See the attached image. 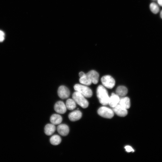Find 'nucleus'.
<instances>
[{"mask_svg":"<svg viewBox=\"0 0 162 162\" xmlns=\"http://www.w3.org/2000/svg\"><path fill=\"white\" fill-rule=\"evenodd\" d=\"M67 109L69 110H73L76 106V103L73 99L70 98L67 99L65 104Z\"/></svg>","mask_w":162,"mask_h":162,"instance_id":"nucleus-17","label":"nucleus"},{"mask_svg":"<svg viewBox=\"0 0 162 162\" xmlns=\"http://www.w3.org/2000/svg\"><path fill=\"white\" fill-rule=\"evenodd\" d=\"M157 1L159 5L162 6V0H157Z\"/></svg>","mask_w":162,"mask_h":162,"instance_id":"nucleus-24","label":"nucleus"},{"mask_svg":"<svg viewBox=\"0 0 162 162\" xmlns=\"http://www.w3.org/2000/svg\"><path fill=\"white\" fill-rule=\"evenodd\" d=\"M97 95L100 103L105 105L108 104L110 97L106 88L102 85L99 86L97 89Z\"/></svg>","mask_w":162,"mask_h":162,"instance_id":"nucleus-1","label":"nucleus"},{"mask_svg":"<svg viewBox=\"0 0 162 162\" xmlns=\"http://www.w3.org/2000/svg\"><path fill=\"white\" fill-rule=\"evenodd\" d=\"M119 104L127 109H129L130 105V99L128 97H124L120 99Z\"/></svg>","mask_w":162,"mask_h":162,"instance_id":"nucleus-15","label":"nucleus"},{"mask_svg":"<svg viewBox=\"0 0 162 162\" xmlns=\"http://www.w3.org/2000/svg\"><path fill=\"white\" fill-rule=\"evenodd\" d=\"M73 99L75 102L83 108L87 107L89 103L88 100L82 95L76 91L72 94Z\"/></svg>","mask_w":162,"mask_h":162,"instance_id":"nucleus-2","label":"nucleus"},{"mask_svg":"<svg viewBox=\"0 0 162 162\" xmlns=\"http://www.w3.org/2000/svg\"><path fill=\"white\" fill-rule=\"evenodd\" d=\"M98 114L100 116L106 118H110L114 116V112L110 109L105 106L99 108L98 111Z\"/></svg>","mask_w":162,"mask_h":162,"instance_id":"nucleus-4","label":"nucleus"},{"mask_svg":"<svg viewBox=\"0 0 162 162\" xmlns=\"http://www.w3.org/2000/svg\"><path fill=\"white\" fill-rule=\"evenodd\" d=\"M150 8L151 11L154 14H157L159 10V8L157 4L153 2L150 5Z\"/></svg>","mask_w":162,"mask_h":162,"instance_id":"nucleus-20","label":"nucleus"},{"mask_svg":"<svg viewBox=\"0 0 162 162\" xmlns=\"http://www.w3.org/2000/svg\"><path fill=\"white\" fill-rule=\"evenodd\" d=\"M113 110L118 116L121 117H124L126 116L128 113L127 109L119 104H117L113 107Z\"/></svg>","mask_w":162,"mask_h":162,"instance_id":"nucleus-9","label":"nucleus"},{"mask_svg":"<svg viewBox=\"0 0 162 162\" xmlns=\"http://www.w3.org/2000/svg\"><path fill=\"white\" fill-rule=\"evenodd\" d=\"M116 92L118 96H124L127 94L128 89L124 86H119L117 88Z\"/></svg>","mask_w":162,"mask_h":162,"instance_id":"nucleus-16","label":"nucleus"},{"mask_svg":"<svg viewBox=\"0 0 162 162\" xmlns=\"http://www.w3.org/2000/svg\"><path fill=\"white\" fill-rule=\"evenodd\" d=\"M50 120L51 124L54 125L59 124L62 122V118L60 115L54 114L51 116Z\"/></svg>","mask_w":162,"mask_h":162,"instance_id":"nucleus-13","label":"nucleus"},{"mask_svg":"<svg viewBox=\"0 0 162 162\" xmlns=\"http://www.w3.org/2000/svg\"><path fill=\"white\" fill-rule=\"evenodd\" d=\"M61 137L58 135H54L52 136L50 139V143L53 145H57L61 142Z\"/></svg>","mask_w":162,"mask_h":162,"instance_id":"nucleus-18","label":"nucleus"},{"mask_svg":"<svg viewBox=\"0 0 162 162\" xmlns=\"http://www.w3.org/2000/svg\"><path fill=\"white\" fill-rule=\"evenodd\" d=\"M75 90L86 98H90L92 95L91 89L88 87L80 84H76L74 86Z\"/></svg>","mask_w":162,"mask_h":162,"instance_id":"nucleus-3","label":"nucleus"},{"mask_svg":"<svg viewBox=\"0 0 162 162\" xmlns=\"http://www.w3.org/2000/svg\"><path fill=\"white\" fill-rule=\"evenodd\" d=\"M101 82L104 86L109 88H113L115 83L113 78L109 75L103 76L101 78Z\"/></svg>","mask_w":162,"mask_h":162,"instance_id":"nucleus-5","label":"nucleus"},{"mask_svg":"<svg viewBox=\"0 0 162 162\" xmlns=\"http://www.w3.org/2000/svg\"><path fill=\"white\" fill-rule=\"evenodd\" d=\"M126 149V151L128 152H134V150L133 148L130 146H126L124 147Z\"/></svg>","mask_w":162,"mask_h":162,"instance_id":"nucleus-22","label":"nucleus"},{"mask_svg":"<svg viewBox=\"0 0 162 162\" xmlns=\"http://www.w3.org/2000/svg\"><path fill=\"white\" fill-rule=\"evenodd\" d=\"M57 130L58 133L63 136L68 135L69 132L68 126L65 124H59L57 126Z\"/></svg>","mask_w":162,"mask_h":162,"instance_id":"nucleus-8","label":"nucleus"},{"mask_svg":"<svg viewBox=\"0 0 162 162\" xmlns=\"http://www.w3.org/2000/svg\"><path fill=\"white\" fill-rule=\"evenodd\" d=\"M85 74L83 72H80L79 73V76L80 77L83 76Z\"/></svg>","mask_w":162,"mask_h":162,"instance_id":"nucleus-23","label":"nucleus"},{"mask_svg":"<svg viewBox=\"0 0 162 162\" xmlns=\"http://www.w3.org/2000/svg\"><path fill=\"white\" fill-rule=\"evenodd\" d=\"M82 116V113L79 110H75L70 113L68 116V118L71 121H76L80 119Z\"/></svg>","mask_w":162,"mask_h":162,"instance_id":"nucleus-10","label":"nucleus"},{"mask_svg":"<svg viewBox=\"0 0 162 162\" xmlns=\"http://www.w3.org/2000/svg\"><path fill=\"white\" fill-rule=\"evenodd\" d=\"M119 100V96L116 94L112 93L109 98L108 104L111 107H114L118 104Z\"/></svg>","mask_w":162,"mask_h":162,"instance_id":"nucleus-12","label":"nucleus"},{"mask_svg":"<svg viewBox=\"0 0 162 162\" xmlns=\"http://www.w3.org/2000/svg\"><path fill=\"white\" fill-rule=\"evenodd\" d=\"M4 39V34L2 31L0 30V42L2 41Z\"/></svg>","mask_w":162,"mask_h":162,"instance_id":"nucleus-21","label":"nucleus"},{"mask_svg":"<svg viewBox=\"0 0 162 162\" xmlns=\"http://www.w3.org/2000/svg\"><path fill=\"white\" fill-rule=\"evenodd\" d=\"M79 81L81 83L86 85H90L92 83L91 81L86 74L80 77Z\"/></svg>","mask_w":162,"mask_h":162,"instance_id":"nucleus-19","label":"nucleus"},{"mask_svg":"<svg viewBox=\"0 0 162 162\" xmlns=\"http://www.w3.org/2000/svg\"></svg>","mask_w":162,"mask_h":162,"instance_id":"nucleus-26","label":"nucleus"},{"mask_svg":"<svg viewBox=\"0 0 162 162\" xmlns=\"http://www.w3.org/2000/svg\"><path fill=\"white\" fill-rule=\"evenodd\" d=\"M58 94L60 98L64 99L68 98L70 93V91L67 87L64 86H61L58 88Z\"/></svg>","mask_w":162,"mask_h":162,"instance_id":"nucleus-6","label":"nucleus"},{"mask_svg":"<svg viewBox=\"0 0 162 162\" xmlns=\"http://www.w3.org/2000/svg\"><path fill=\"white\" fill-rule=\"evenodd\" d=\"M160 16L161 18L162 19V10L161 11L160 13Z\"/></svg>","mask_w":162,"mask_h":162,"instance_id":"nucleus-25","label":"nucleus"},{"mask_svg":"<svg viewBox=\"0 0 162 162\" xmlns=\"http://www.w3.org/2000/svg\"><path fill=\"white\" fill-rule=\"evenodd\" d=\"M55 125L52 124H48L46 125L44 128L45 134L48 136L52 135L55 131Z\"/></svg>","mask_w":162,"mask_h":162,"instance_id":"nucleus-14","label":"nucleus"},{"mask_svg":"<svg viewBox=\"0 0 162 162\" xmlns=\"http://www.w3.org/2000/svg\"><path fill=\"white\" fill-rule=\"evenodd\" d=\"M89 78L91 81L92 83L94 84H97L98 81L99 74L98 73L94 70H91L86 74Z\"/></svg>","mask_w":162,"mask_h":162,"instance_id":"nucleus-11","label":"nucleus"},{"mask_svg":"<svg viewBox=\"0 0 162 162\" xmlns=\"http://www.w3.org/2000/svg\"><path fill=\"white\" fill-rule=\"evenodd\" d=\"M54 109L57 112L63 114L66 112L67 109L63 101H59L55 104Z\"/></svg>","mask_w":162,"mask_h":162,"instance_id":"nucleus-7","label":"nucleus"}]
</instances>
